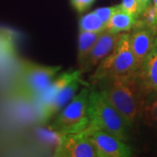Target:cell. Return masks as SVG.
<instances>
[{
    "label": "cell",
    "instance_id": "cell-11",
    "mask_svg": "<svg viewBox=\"0 0 157 157\" xmlns=\"http://www.w3.org/2000/svg\"><path fill=\"white\" fill-rule=\"evenodd\" d=\"M82 72L79 70H69L67 72H65L58 77H55L53 80L51 82L48 87L39 95L38 100L35 102L34 107L36 108V111L39 107H43L56 95L59 92H60L66 86L69 84L71 81H73L76 78H80Z\"/></svg>",
    "mask_w": 157,
    "mask_h": 157
},
{
    "label": "cell",
    "instance_id": "cell-12",
    "mask_svg": "<svg viewBox=\"0 0 157 157\" xmlns=\"http://www.w3.org/2000/svg\"><path fill=\"white\" fill-rule=\"evenodd\" d=\"M139 77L147 94L157 92V38L150 53L140 66Z\"/></svg>",
    "mask_w": 157,
    "mask_h": 157
},
{
    "label": "cell",
    "instance_id": "cell-22",
    "mask_svg": "<svg viewBox=\"0 0 157 157\" xmlns=\"http://www.w3.org/2000/svg\"><path fill=\"white\" fill-rule=\"evenodd\" d=\"M153 5H154L155 7L157 8V0H153Z\"/></svg>",
    "mask_w": 157,
    "mask_h": 157
},
{
    "label": "cell",
    "instance_id": "cell-13",
    "mask_svg": "<svg viewBox=\"0 0 157 157\" xmlns=\"http://www.w3.org/2000/svg\"><path fill=\"white\" fill-rule=\"evenodd\" d=\"M136 18L128 12L123 11L121 6L113 13L109 21L106 24V31L112 33H121L128 32L134 27L136 23Z\"/></svg>",
    "mask_w": 157,
    "mask_h": 157
},
{
    "label": "cell",
    "instance_id": "cell-15",
    "mask_svg": "<svg viewBox=\"0 0 157 157\" xmlns=\"http://www.w3.org/2000/svg\"><path fill=\"white\" fill-rule=\"evenodd\" d=\"M142 117L145 122L157 128V92H151L147 95L143 105Z\"/></svg>",
    "mask_w": 157,
    "mask_h": 157
},
{
    "label": "cell",
    "instance_id": "cell-1",
    "mask_svg": "<svg viewBox=\"0 0 157 157\" xmlns=\"http://www.w3.org/2000/svg\"><path fill=\"white\" fill-rule=\"evenodd\" d=\"M95 85L130 128L142 117L144 101L148 94L140 81L139 72L129 76L102 78Z\"/></svg>",
    "mask_w": 157,
    "mask_h": 157
},
{
    "label": "cell",
    "instance_id": "cell-3",
    "mask_svg": "<svg viewBox=\"0 0 157 157\" xmlns=\"http://www.w3.org/2000/svg\"><path fill=\"white\" fill-rule=\"evenodd\" d=\"M60 69V66H44L26 60L21 62L14 86L15 94L35 105L39 95Z\"/></svg>",
    "mask_w": 157,
    "mask_h": 157
},
{
    "label": "cell",
    "instance_id": "cell-10",
    "mask_svg": "<svg viewBox=\"0 0 157 157\" xmlns=\"http://www.w3.org/2000/svg\"><path fill=\"white\" fill-rule=\"evenodd\" d=\"M121 34V33H112L106 30L103 31L92 50L90 51L83 65L79 67L82 73L89 72L93 68L96 67L106 57L108 56L117 44Z\"/></svg>",
    "mask_w": 157,
    "mask_h": 157
},
{
    "label": "cell",
    "instance_id": "cell-7",
    "mask_svg": "<svg viewBox=\"0 0 157 157\" xmlns=\"http://www.w3.org/2000/svg\"><path fill=\"white\" fill-rule=\"evenodd\" d=\"M54 156L56 157H99L94 144L84 130L79 133L60 135Z\"/></svg>",
    "mask_w": 157,
    "mask_h": 157
},
{
    "label": "cell",
    "instance_id": "cell-17",
    "mask_svg": "<svg viewBox=\"0 0 157 157\" xmlns=\"http://www.w3.org/2000/svg\"><path fill=\"white\" fill-rule=\"evenodd\" d=\"M136 21L148 27L157 30V8L151 4L141 12Z\"/></svg>",
    "mask_w": 157,
    "mask_h": 157
},
{
    "label": "cell",
    "instance_id": "cell-9",
    "mask_svg": "<svg viewBox=\"0 0 157 157\" xmlns=\"http://www.w3.org/2000/svg\"><path fill=\"white\" fill-rule=\"evenodd\" d=\"M80 83V78L71 81L60 92H59L49 102H47L43 107H39L36 111L39 121L41 123H47L63 107H66L73 97L77 94Z\"/></svg>",
    "mask_w": 157,
    "mask_h": 157
},
{
    "label": "cell",
    "instance_id": "cell-2",
    "mask_svg": "<svg viewBox=\"0 0 157 157\" xmlns=\"http://www.w3.org/2000/svg\"><path fill=\"white\" fill-rule=\"evenodd\" d=\"M89 126L105 130L126 141L129 125L98 88H90L88 95Z\"/></svg>",
    "mask_w": 157,
    "mask_h": 157
},
{
    "label": "cell",
    "instance_id": "cell-18",
    "mask_svg": "<svg viewBox=\"0 0 157 157\" xmlns=\"http://www.w3.org/2000/svg\"><path fill=\"white\" fill-rule=\"evenodd\" d=\"M120 6L123 11L128 12L129 14L134 16L136 19L140 16L139 6H138L137 0H122Z\"/></svg>",
    "mask_w": 157,
    "mask_h": 157
},
{
    "label": "cell",
    "instance_id": "cell-8",
    "mask_svg": "<svg viewBox=\"0 0 157 157\" xmlns=\"http://www.w3.org/2000/svg\"><path fill=\"white\" fill-rule=\"evenodd\" d=\"M130 34V45L135 55L137 66H140L150 53L157 38L156 29L148 27L136 21Z\"/></svg>",
    "mask_w": 157,
    "mask_h": 157
},
{
    "label": "cell",
    "instance_id": "cell-20",
    "mask_svg": "<svg viewBox=\"0 0 157 157\" xmlns=\"http://www.w3.org/2000/svg\"><path fill=\"white\" fill-rule=\"evenodd\" d=\"M94 1L95 0H70L71 5L78 13H82L86 11Z\"/></svg>",
    "mask_w": 157,
    "mask_h": 157
},
{
    "label": "cell",
    "instance_id": "cell-5",
    "mask_svg": "<svg viewBox=\"0 0 157 157\" xmlns=\"http://www.w3.org/2000/svg\"><path fill=\"white\" fill-rule=\"evenodd\" d=\"M90 88L83 87L66 107L55 115L50 125L51 129L58 134L79 133L89 125L88 95Z\"/></svg>",
    "mask_w": 157,
    "mask_h": 157
},
{
    "label": "cell",
    "instance_id": "cell-19",
    "mask_svg": "<svg viewBox=\"0 0 157 157\" xmlns=\"http://www.w3.org/2000/svg\"><path fill=\"white\" fill-rule=\"evenodd\" d=\"M119 7H120V5L110 6V7H101V8L96 9L94 11L98 15V17H100L103 22L107 24L109 21V19L111 18V17L113 15V13L119 9Z\"/></svg>",
    "mask_w": 157,
    "mask_h": 157
},
{
    "label": "cell",
    "instance_id": "cell-21",
    "mask_svg": "<svg viewBox=\"0 0 157 157\" xmlns=\"http://www.w3.org/2000/svg\"><path fill=\"white\" fill-rule=\"evenodd\" d=\"M137 1H138V6H139L140 15L147 7H148L152 4V0H137Z\"/></svg>",
    "mask_w": 157,
    "mask_h": 157
},
{
    "label": "cell",
    "instance_id": "cell-4",
    "mask_svg": "<svg viewBox=\"0 0 157 157\" xmlns=\"http://www.w3.org/2000/svg\"><path fill=\"white\" fill-rule=\"evenodd\" d=\"M130 45V33H122L111 53L97 66L91 76L94 84L102 78L129 76L139 72Z\"/></svg>",
    "mask_w": 157,
    "mask_h": 157
},
{
    "label": "cell",
    "instance_id": "cell-14",
    "mask_svg": "<svg viewBox=\"0 0 157 157\" xmlns=\"http://www.w3.org/2000/svg\"><path fill=\"white\" fill-rule=\"evenodd\" d=\"M101 33H90L85 31H79L78 42V64L80 67L86 60L90 51L99 39Z\"/></svg>",
    "mask_w": 157,
    "mask_h": 157
},
{
    "label": "cell",
    "instance_id": "cell-16",
    "mask_svg": "<svg viewBox=\"0 0 157 157\" xmlns=\"http://www.w3.org/2000/svg\"><path fill=\"white\" fill-rule=\"evenodd\" d=\"M78 28L79 31L102 33L106 29V24L98 17L94 11H92L80 17L78 21Z\"/></svg>",
    "mask_w": 157,
    "mask_h": 157
},
{
    "label": "cell",
    "instance_id": "cell-6",
    "mask_svg": "<svg viewBox=\"0 0 157 157\" xmlns=\"http://www.w3.org/2000/svg\"><path fill=\"white\" fill-rule=\"evenodd\" d=\"M84 131L99 157H128L133 155L131 147L125 141L105 130L88 125Z\"/></svg>",
    "mask_w": 157,
    "mask_h": 157
}]
</instances>
